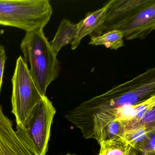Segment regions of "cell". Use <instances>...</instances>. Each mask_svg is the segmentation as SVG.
<instances>
[{"label":"cell","instance_id":"7c38bea8","mask_svg":"<svg viewBox=\"0 0 155 155\" xmlns=\"http://www.w3.org/2000/svg\"><path fill=\"white\" fill-rule=\"evenodd\" d=\"M98 155H137L138 151L122 139L108 140L100 142Z\"/></svg>","mask_w":155,"mask_h":155},{"label":"cell","instance_id":"9c48e42d","mask_svg":"<svg viewBox=\"0 0 155 155\" xmlns=\"http://www.w3.org/2000/svg\"><path fill=\"white\" fill-rule=\"evenodd\" d=\"M107 6L104 4L102 8L91 12H88L82 20L77 23V35L71 43V49H76L79 46L83 38L87 35L100 36L103 34L105 28L104 23L106 18Z\"/></svg>","mask_w":155,"mask_h":155},{"label":"cell","instance_id":"ffe728a7","mask_svg":"<svg viewBox=\"0 0 155 155\" xmlns=\"http://www.w3.org/2000/svg\"><path fill=\"white\" fill-rule=\"evenodd\" d=\"M0 45H1V44H0Z\"/></svg>","mask_w":155,"mask_h":155},{"label":"cell","instance_id":"7a4b0ae2","mask_svg":"<svg viewBox=\"0 0 155 155\" xmlns=\"http://www.w3.org/2000/svg\"><path fill=\"white\" fill-rule=\"evenodd\" d=\"M52 14L49 0H0V25L27 31L43 29Z\"/></svg>","mask_w":155,"mask_h":155},{"label":"cell","instance_id":"5b68a950","mask_svg":"<svg viewBox=\"0 0 155 155\" xmlns=\"http://www.w3.org/2000/svg\"><path fill=\"white\" fill-rule=\"evenodd\" d=\"M57 57L51 46L28 62L30 64V74L39 91L43 96H46L49 85L59 75L61 66Z\"/></svg>","mask_w":155,"mask_h":155},{"label":"cell","instance_id":"3957f363","mask_svg":"<svg viewBox=\"0 0 155 155\" xmlns=\"http://www.w3.org/2000/svg\"><path fill=\"white\" fill-rule=\"evenodd\" d=\"M56 110L46 96L37 103L16 133L34 155H46L48 149L51 125Z\"/></svg>","mask_w":155,"mask_h":155},{"label":"cell","instance_id":"d6986e66","mask_svg":"<svg viewBox=\"0 0 155 155\" xmlns=\"http://www.w3.org/2000/svg\"><path fill=\"white\" fill-rule=\"evenodd\" d=\"M75 155V154H70V153H68V154H66V155Z\"/></svg>","mask_w":155,"mask_h":155},{"label":"cell","instance_id":"ba28073f","mask_svg":"<svg viewBox=\"0 0 155 155\" xmlns=\"http://www.w3.org/2000/svg\"><path fill=\"white\" fill-rule=\"evenodd\" d=\"M0 155H34L19 137L0 106Z\"/></svg>","mask_w":155,"mask_h":155},{"label":"cell","instance_id":"30bf717a","mask_svg":"<svg viewBox=\"0 0 155 155\" xmlns=\"http://www.w3.org/2000/svg\"><path fill=\"white\" fill-rule=\"evenodd\" d=\"M50 47V43L45 36L43 29L26 32L20 45L23 55L22 58L27 64L32 58Z\"/></svg>","mask_w":155,"mask_h":155},{"label":"cell","instance_id":"52a82bcc","mask_svg":"<svg viewBox=\"0 0 155 155\" xmlns=\"http://www.w3.org/2000/svg\"><path fill=\"white\" fill-rule=\"evenodd\" d=\"M155 28V2L140 11L125 23L120 30L127 40L146 38Z\"/></svg>","mask_w":155,"mask_h":155},{"label":"cell","instance_id":"8992f818","mask_svg":"<svg viewBox=\"0 0 155 155\" xmlns=\"http://www.w3.org/2000/svg\"><path fill=\"white\" fill-rule=\"evenodd\" d=\"M155 0H111L107 6L103 34L119 30L130 18L153 2Z\"/></svg>","mask_w":155,"mask_h":155},{"label":"cell","instance_id":"ac0fdd59","mask_svg":"<svg viewBox=\"0 0 155 155\" xmlns=\"http://www.w3.org/2000/svg\"><path fill=\"white\" fill-rule=\"evenodd\" d=\"M7 58L5 48L0 45V94L1 92L5 63Z\"/></svg>","mask_w":155,"mask_h":155},{"label":"cell","instance_id":"e0dca14e","mask_svg":"<svg viewBox=\"0 0 155 155\" xmlns=\"http://www.w3.org/2000/svg\"><path fill=\"white\" fill-rule=\"evenodd\" d=\"M137 127H142L147 129H155V106L148 110L141 119L133 128Z\"/></svg>","mask_w":155,"mask_h":155},{"label":"cell","instance_id":"2e32d148","mask_svg":"<svg viewBox=\"0 0 155 155\" xmlns=\"http://www.w3.org/2000/svg\"><path fill=\"white\" fill-rule=\"evenodd\" d=\"M155 129L149 132L138 151L142 155H155Z\"/></svg>","mask_w":155,"mask_h":155},{"label":"cell","instance_id":"9a60e30c","mask_svg":"<svg viewBox=\"0 0 155 155\" xmlns=\"http://www.w3.org/2000/svg\"><path fill=\"white\" fill-rule=\"evenodd\" d=\"M155 129H147L137 127L127 130L122 140L138 151L150 131Z\"/></svg>","mask_w":155,"mask_h":155},{"label":"cell","instance_id":"6da1fadb","mask_svg":"<svg viewBox=\"0 0 155 155\" xmlns=\"http://www.w3.org/2000/svg\"><path fill=\"white\" fill-rule=\"evenodd\" d=\"M155 95V68L114 86L67 111L65 118L79 129L85 139L96 140L100 132L116 120L117 110L138 104Z\"/></svg>","mask_w":155,"mask_h":155},{"label":"cell","instance_id":"277c9868","mask_svg":"<svg viewBox=\"0 0 155 155\" xmlns=\"http://www.w3.org/2000/svg\"><path fill=\"white\" fill-rule=\"evenodd\" d=\"M12 82V112L16 118L17 125H22L33 107L44 96L36 87L28 65L21 56L16 61Z\"/></svg>","mask_w":155,"mask_h":155},{"label":"cell","instance_id":"8fae6325","mask_svg":"<svg viewBox=\"0 0 155 155\" xmlns=\"http://www.w3.org/2000/svg\"><path fill=\"white\" fill-rule=\"evenodd\" d=\"M77 31V24H73L66 19L61 21L54 38L50 43L51 48L56 56H58L63 47L72 43L76 38Z\"/></svg>","mask_w":155,"mask_h":155},{"label":"cell","instance_id":"4fadbf2b","mask_svg":"<svg viewBox=\"0 0 155 155\" xmlns=\"http://www.w3.org/2000/svg\"><path fill=\"white\" fill-rule=\"evenodd\" d=\"M122 31L120 30L111 31L101 35L91 37L89 44L93 46L102 45L107 48L117 50L124 46Z\"/></svg>","mask_w":155,"mask_h":155},{"label":"cell","instance_id":"5bb4252c","mask_svg":"<svg viewBox=\"0 0 155 155\" xmlns=\"http://www.w3.org/2000/svg\"><path fill=\"white\" fill-rule=\"evenodd\" d=\"M127 130V122L123 120H114L103 129L98 135L96 140L99 143L103 140L122 139Z\"/></svg>","mask_w":155,"mask_h":155}]
</instances>
